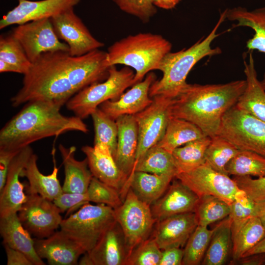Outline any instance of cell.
Wrapping results in <instances>:
<instances>
[{"label":"cell","mask_w":265,"mask_h":265,"mask_svg":"<svg viewBox=\"0 0 265 265\" xmlns=\"http://www.w3.org/2000/svg\"><path fill=\"white\" fill-rule=\"evenodd\" d=\"M86 193L89 202L105 204L113 209L120 207L123 202L118 190L93 176Z\"/></svg>","instance_id":"41"},{"label":"cell","mask_w":265,"mask_h":265,"mask_svg":"<svg viewBox=\"0 0 265 265\" xmlns=\"http://www.w3.org/2000/svg\"><path fill=\"white\" fill-rule=\"evenodd\" d=\"M61 212H66L67 214L73 213L85 204L89 203L88 196L85 193L63 192L53 201Z\"/></svg>","instance_id":"46"},{"label":"cell","mask_w":265,"mask_h":265,"mask_svg":"<svg viewBox=\"0 0 265 265\" xmlns=\"http://www.w3.org/2000/svg\"><path fill=\"white\" fill-rule=\"evenodd\" d=\"M0 72H14L23 74L22 70L17 66L0 60Z\"/></svg>","instance_id":"53"},{"label":"cell","mask_w":265,"mask_h":265,"mask_svg":"<svg viewBox=\"0 0 265 265\" xmlns=\"http://www.w3.org/2000/svg\"><path fill=\"white\" fill-rule=\"evenodd\" d=\"M228 175L265 176V157L252 151L240 150L226 166Z\"/></svg>","instance_id":"35"},{"label":"cell","mask_w":265,"mask_h":265,"mask_svg":"<svg viewBox=\"0 0 265 265\" xmlns=\"http://www.w3.org/2000/svg\"><path fill=\"white\" fill-rule=\"evenodd\" d=\"M134 76L130 67L118 70L115 65L111 66L106 80L80 90L67 102V108L83 119L105 102L118 99L127 88L135 84Z\"/></svg>","instance_id":"7"},{"label":"cell","mask_w":265,"mask_h":265,"mask_svg":"<svg viewBox=\"0 0 265 265\" xmlns=\"http://www.w3.org/2000/svg\"><path fill=\"white\" fill-rule=\"evenodd\" d=\"M194 212L198 225L208 227L228 217L230 212V206L218 197L205 196L200 198Z\"/></svg>","instance_id":"38"},{"label":"cell","mask_w":265,"mask_h":265,"mask_svg":"<svg viewBox=\"0 0 265 265\" xmlns=\"http://www.w3.org/2000/svg\"><path fill=\"white\" fill-rule=\"evenodd\" d=\"M153 4L156 6L165 9L174 8L181 0H151Z\"/></svg>","instance_id":"52"},{"label":"cell","mask_w":265,"mask_h":265,"mask_svg":"<svg viewBox=\"0 0 265 265\" xmlns=\"http://www.w3.org/2000/svg\"><path fill=\"white\" fill-rule=\"evenodd\" d=\"M11 34L20 43L31 63L45 53L69 52L67 44L57 36L51 19L17 25Z\"/></svg>","instance_id":"12"},{"label":"cell","mask_w":265,"mask_h":265,"mask_svg":"<svg viewBox=\"0 0 265 265\" xmlns=\"http://www.w3.org/2000/svg\"><path fill=\"white\" fill-rule=\"evenodd\" d=\"M61 107L44 100L25 104L0 131V149L19 150L43 138L70 131L87 133L82 119L61 114Z\"/></svg>","instance_id":"3"},{"label":"cell","mask_w":265,"mask_h":265,"mask_svg":"<svg viewBox=\"0 0 265 265\" xmlns=\"http://www.w3.org/2000/svg\"><path fill=\"white\" fill-rule=\"evenodd\" d=\"M52 155L54 166L51 174L45 175L40 171L37 165L38 157L33 153L24 168L22 176L26 177L28 182L27 194H38L53 201L63 191L57 177L59 168L56 165L54 150Z\"/></svg>","instance_id":"25"},{"label":"cell","mask_w":265,"mask_h":265,"mask_svg":"<svg viewBox=\"0 0 265 265\" xmlns=\"http://www.w3.org/2000/svg\"><path fill=\"white\" fill-rule=\"evenodd\" d=\"M161 254L162 250L151 237L132 251L126 265H159Z\"/></svg>","instance_id":"43"},{"label":"cell","mask_w":265,"mask_h":265,"mask_svg":"<svg viewBox=\"0 0 265 265\" xmlns=\"http://www.w3.org/2000/svg\"><path fill=\"white\" fill-rule=\"evenodd\" d=\"M85 155L93 177L118 190L124 201L130 189L129 177L118 167L109 149L104 145L84 146Z\"/></svg>","instance_id":"16"},{"label":"cell","mask_w":265,"mask_h":265,"mask_svg":"<svg viewBox=\"0 0 265 265\" xmlns=\"http://www.w3.org/2000/svg\"><path fill=\"white\" fill-rule=\"evenodd\" d=\"M239 149L227 139L218 135L211 138L205 152V163L217 172L228 175L226 166Z\"/></svg>","instance_id":"36"},{"label":"cell","mask_w":265,"mask_h":265,"mask_svg":"<svg viewBox=\"0 0 265 265\" xmlns=\"http://www.w3.org/2000/svg\"><path fill=\"white\" fill-rule=\"evenodd\" d=\"M156 78L154 73H149L144 80L133 85L118 99L106 101L99 107L114 120L122 115H135L142 111L153 102L149 90Z\"/></svg>","instance_id":"18"},{"label":"cell","mask_w":265,"mask_h":265,"mask_svg":"<svg viewBox=\"0 0 265 265\" xmlns=\"http://www.w3.org/2000/svg\"><path fill=\"white\" fill-rule=\"evenodd\" d=\"M124 12L133 15L143 23L148 22L156 14V8L151 0H113Z\"/></svg>","instance_id":"44"},{"label":"cell","mask_w":265,"mask_h":265,"mask_svg":"<svg viewBox=\"0 0 265 265\" xmlns=\"http://www.w3.org/2000/svg\"><path fill=\"white\" fill-rule=\"evenodd\" d=\"M64 169L65 178L62 186L63 192H86L93 175L86 158L78 160L75 158L76 148L66 147L60 144L58 146Z\"/></svg>","instance_id":"26"},{"label":"cell","mask_w":265,"mask_h":265,"mask_svg":"<svg viewBox=\"0 0 265 265\" xmlns=\"http://www.w3.org/2000/svg\"><path fill=\"white\" fill-rule=\"evenodd\" d=\"M0 234L3 244L25 254L33 265H45L37 254L34 239L20 221L17 212L0 217Z\"/></svg>","instance_id":"24"},{"label":"cell","mask_w":265,"mask_h":265,"mask_svg":"<svg viewBox=\"0 0 265 265\" xmlns=\"http://www.w3.org/2000/svg\"><path fill=\"white\" fill-rule=\"evenodd\" d=\"M199 199L179 180H174L163 195L151 206L152 213L157 222L173 215L194 212Z\"/></svg>","instance_id":"21"},{"label":"cell","mask_w":265,"mask_h":265,"mask_svg":"<svg viewBox=\"0 0 265 265\" xmlns=\"http://www.w3.org/2000/svg\"><path fill=\"white\" fill-rule=\"evenodd\" d=\"M27 195L17 212L20 221L34 238L50 236L60 226L63 220L60 210L53 201L38 194Z\"/></svg>","instance_id":"13"},{"label":"cell","mask_w":265,"mask_h":265,"mask_svg":"<svg viewBox=\"0 0 265 265\" xmlns=\"http://www.w3.org/2000/svg\"><path fill=\"white\" fill-rule=\"evenodd\" d=\"M7 265H33L32 262L22 252L3 244Z\"/></svg>","instance_id":"49"},{"label":"cell","mask_w":265,"mask_h":265,"mask_svg":"<svg viewBox=\"0 0 265 265\" xmlns=\"http://www.w3.org/2000/svg\"><path fill=\"white\" fill-rule=\"evenodd\" d=\"M171 48V43L159 34L139 33L114 42L107 49L106 60L109 66L122 64L133 69L135 84L150 71L159 70Z\"/></svg>","instance_id":"5"},{"label":"cell","mask_w":265,"mask_h":265,"mask_svg":"<svg viewBox=\"0 0 265 265\" xmlns=\"http://www.w3.org/2000/svg\"><path fill=\"white\" fill-rule=\"evenodd\" d=\"M254 202L253 216L260 219L265 229V201Z\"/></svg>","instance_id":"51"},{"label":"cell","mask_w":265,"mask_h":265,"mask_svg":"<svg viewBox=\"0 0 265 265\" xmlns=\"http://www.w3.org/2000/svg\"><path fill=\"white\" fill-rule=\"evenodd\" d=\"M36 252L51 265H75L86 252L61 230L44 238H34Z\"/></svg>","instance_id":"20"},{"label":"cell","mask_w":265,"mask_h":265,"mask_svg":"<svg viewBox=\"0 0 265 265\" xmlns=\"http://www.w3.org/2000/svg\"><path fill=\"white\" fill-rule=\"evenodd\" d=\"M213 230L202 265H224L232 252L233 242L230 217L228 216L220 221Z\"/></svg>","instance_id":"30"},{"label":"cell","mask_w":265,"mask_h":265,"mask_svg":"<svg viewBox=\"0 0 265 265\" xmlns=\"http://www.w3.org/2000/svg\"><path fill=\"white\" fill-rule=\"evenodd\" d=\"M226 19L236 21L233 27L247 26L254 31L252 38L246 42L249 51L257 50L265 53V7L251 11L238 7L226 11Z\"/></svg>","instance_id":"29"},{"label":"cell","mask_w":265,"mask_h":265,"mask_svg":"<svg viewBox=\"0 0 265 265\" xmlns=\"http://www.w3.org/2000/svg\"><path fill=\"white\" fill-rule=\"evenodd\" d=\"M211 140L210 137L205 136L189 142L172 152L178 173L190 171L205 163V152Z\"/></svg>","instance_id":"33"},{"label":"cell","mask_w":265,"mask_h":265,"mask_svg":"<svg viewBox=\"0 0 265 265\" xmlns=\"http://www.w3.org/2000/svg\"><path fill=\"white\" fill-rule=\"evenodd\" d=\"M260 82H261L262 87L265 90V73L264 75L263 80L261 81H260Z\"/></svg>","instance_id":"56"},{"label":"cell","mask_w":265,"mask_h":265,"mask_svg":"<svg viewBox=\"0 0 265 265\" xmlns=\"http://www.w3.org/2000/svg\"><path fill=\"white\" fill-rule=\"evenodd\" d=\"M175 177L172 175L134 171L129 178L128 184L140 200L151 206L166 192Z\"/></svg>","instance_id":"28"},{"label":"cell","mask_w":265,"mask_h":265,"mask_svg":"<svg viewBox=\"0 0 265 265\" xmlns=\"http://www.w3.org/2000/svg\"><path fill=\"white\" fill-rule=\"evenodd\" d=\"M213 229L198 225L189 237L183 250V265L200 264L208 249Z\"/></svg>","instance_id":"39"},{"label":"cell","mask_w":265,"mask_h":265,"mask_svg":"<svg viewBox=\"0 0 265 265\" xmlns=\"http://www.w3.org/2000/svg\"><path fill=\"white\" fill-rule=\"evenodd\" d=\"M80 0H17L18 4L0 20V29L30 21L51 19L74 8Z\"/></svg>","instance_id":"15"},{"label":"cell","mask_w":265,"mask_h":265,"mask_svg":"<svg viewBox=\"0 0 265 265\" xmlns=\"http://www.w3.org/2000/svg\"><path fill=\"white\" fill-rule=\"evenodd\" d=\"M88 253L94 265H126L129 253L120 225L116 221Z\"/></svg>","instance_id":"23"},{"label":"cell","mask_w":265,"mask_h":265,"mask_svg":"<svg viewBox=\"0 0 265 265\" xmlns=\"http://www.w3.org/2000/svg\"><path fill=\"white\" fill-rule=\"evenodd\" d=\"M0 60L17 66L23 75L31 65L22 46L11 33L0 36Z\"/></svg>","instance_id":"40"},{"label":"cell","mask_w":265,"mask_h":265,"mask_svg":"<svg viewBox=\"0 0 265 265\" xmlns=\"http://www.w3.org/2000/svg\"><path fill=\"white\" fill-rule=\"evenodd\" d=\"M21 150L0 149V192L4 186L9 165Z\"/></svg>","instance_id":"47"},{"label":"cell","mask_w":265,"mask_h":265,"mask_svg":"<svg viewBox=\"0 0 265 265\" xmlns=\"http://www.w3.org/2000/svg\"><path fill=\"white\" fill-rule=\"evenodd\" d=\"M183 250L180 247L169 248L162 250L159 265H181Z\"/></svg>","instance_id":"48"},{"label":"cell","mask_w":265,"mask_h":265,"mask_svg":"<svg viewBox=\"0 0 265 265\" xmlns=\"http://www.w3.org/2000/svg\"><path fill=\"white\" fill-rule=\"evenodd\" d=\"M265 237V229L260 219L251 217L232 238V255L235 263Z\"/></svg>","instance_id":"34"},{"label":"cell","mask_w":265,"mask_h":265,"mask_svg":"<svg viewBox=\"0 0 265 265\" xmlns=\"http://www.w3.org/2000/svg\"><path fill=\"white\" fill-rule=\"evenodd\" d=\"M246 80L224 84H188L173 98L171 117L188 121L212 138L217 134L225 113L238 102Z\"/></svg>","instance_id":"2"},{"label":"cell","mask_w":265,"mask_h":265,"mask_svg":"<svg viewBox=\"0 0 265 265\" xmlns=\"http://www.w3.org/2000/svg\"><path fill=\"white\" fill-rule=\"evenodd\" d=\"M246 85L236 106L257 118L265 122V90L257 78L251 53L248 62L244 61Z\"/></svg>","instance_id":"27"},{"label":"cell","mask_w":265,"mask_h":265,"mask_svg":"<svg viewBox=\"0 0 265 265\" xmlns=\"http://www.w3.org/2000/svg\"><path fill=\"white\" fill-rule=\"evenodd\" d=\"M109 67L106 52L99 49L78 56L64 51L43 53L24 75L12 105L44 100L61 107L85 87L106 80Z\"/></svg>","instance_id":"1"},{"label":"cell","mask_w":265,"mask_h":265,"mask_svg":"<svg viewBox=\"0 0 265 265\" xmlns=\"http://www.w3.org/2000/svg\"><path fill=\"white\" fill-rule=\"evenodd\" d=\"M254 203L240 189L235 195L234 200L230 205V212L229 215L232 221V238L253 216Z\"/></svg>","instance_id":"42"},{"label":"cell","mask_w":265,"mask_h":265,"mask_svg":"<svg viewBox=\"0 0 265 265\" xmlns=\"http://www.w3.org/2000/svg\"><path fill=\"white\" fill-rule=\"evenodd\" d=\"M205 136L202 130L192 123L171 117L163 136L156 145L172 153L177 148Z\"/></svg>","instance_id":"31"},{"label":"cell","mask_w":265,"mask_h":265,"mask_svg":"<svg viewBox=\"0 0 265 265\" xmlns=\"http://www.w3.org/2000/svg\"><path fill=\"white\" fill-rule=\"evenodd\" d=\"M33 154L31 147L22 148L12 160L7 172L6 182L0 192V217L12 212H18L26 201L27 195L24 192V185L20 182L31 156Z\"/></svg>","instance_id":"17"},{"label":"cell","mask_w":265,"mask_h":265,"mask_svg":"<svg viewBox=\"0 0 265 265\" xmlns=\"http://www.w3.org/2000/svg\"><path fill=\"white\" fill-rule=\"evenodd\" d=\"M134 171L172 175L175 177L178 173L172 153L157 145L148 149L136 162Z\"/></svg>","instance_id":"32"},{"label":"cell","mask_w":265,"mask_h":265,"mask_svg":"<svg viewBox=\"0 0 265 265\" xmlns=\"http://www.w3.org/2000/svg\"><path fill=\"white\" fill-rule=\"evenodd\" d=\"M237 262L243 265H265V253H257L246 256L241 258L235 263Z\"/></svg>","instance_id":"50"},{"label":"cell","mask_w":265,"mask_h":265,"mask_svg":"<svg viewBox=\"0 0 265 265\" xmlns=\"http://www.w3.org/2000/svg\"><path fill=\"white\" fill-rule=\"evenodd\" d=\"M262 253H265V237L253 248L246 252L243 257Z\"/></svg>","instance_id":"54"},{"label":"cell","mask_w":265,"mask_h":265,"mask_svg":"<svg viewBox=\"0 0 265 265\" xmlns=\"http://www.w3.org/2000/svg\"><path fill=\"white\" fill-rule=\"evenodd\" d=\"M217 135L239 150L252 151L265 157V122L236 105L223 116Z\"/></svg>","instance_id":"8"},{"label":"cell","mask_w":265,"mask_h":265,"mask_svg":"<svg viewBox=\"0 0 265 265\" xmlns=\"http://www.w3.org/2000/svg\"><path fill=\"white\" fill-rule=\"evenodd\" d=\"M194 192L199 198L205 196L218 197L229 205L239 190L229 175L217 172L207 163L190 171L178 173L175 177Z\"/></svg>","instance_id":"11"},{"label":"cell","mask_w":265,"mask_h":265,"mask_svg":"<svg viewBox=\"0 0 265 265\" xmlns=\"http://www.w3.org/2000/svg\"><path fill=\"white\" fill-rule=\"evenodd\" d=\"M198 225L194 212L173 215L157 221L152 238L161 250L185 245Z\"/></svg>","instance_id":"19"},{"label":"cell","mask_w":265,"mask_h":265,"mask_svg":"<svg viewBox=\"0 0 265 265\" xmlns=\"http://www.w3.org/2000/svg\"><path fill=\"white\" fill-rule=\"evenodd\" d=\"M78 265H94L93 263L87 252L85 253L83 256L80 258Z\"/></svg>","instance_id":"55"},{"label":"cell","mask_w":265,"mask_h":265,"mask_svg":"<svg viewBox=\"0 0 265 265\" xmlns=\"http://www.w3.org/2000/svg\"><path fill=\"white\" fill-rule=\"evenodd\" d=\"M116 221L113 208L105 204L89 203L63 219L60 228L88 253Z\"/></svg>","instance_id":"6"},{"label":"cell","mask_w":265,"mask_h":265,"mask_svg":"<svg viewBox=\"0 0 265 265\" xmlns=\"http://www.w3.org/2000/svg\"><path fill=\"white\" fill-rule=\"evenodd\" d=\"M152 98L153 102L149 106L134 115L138 130L135 163L148 149L161 139L171 118L170 108L173 98L163 96Z\"/></svg>","instance_id":"10"},{"label":"cell","mask_w":265,"mask_h":265,"mask_svg":"<svg viewBox=\"0 0 265 265\" xmlns=\"http://www.w3.org/2000/svg\"><path fill=\"white\" fill-rule=\"evenodd\" d=\"M90 116L95 131L94 145L107 147L114 158L116 150L118 136V127L116 121L108 116L99 107Z\"/></svg>","instance_id":"37"},{"label":"cell","mask_w":265,"mask_h":265,"mask_svg":"<svg viewBox=\"0 0 265 265\" xmlns=\"http://www.w3.org/2000/svg\"><path fill=\"white\" fill-rule=\"evenodd\" d=\"M114 210L116 221L124 235L129 256L152 235L157 220L152 214L151 206L140 200L131 188L123 204Z\"/></svg>","instance_id":"9"},{"label":"cell","mask_w":265,"mask_h":265,"mask_svg":"<svg viewBox=\"0 0 265 265\" xmlns=\"http://www.w3.org/2000/svg\"><path fill=\"white\" fill-rule=\"evenodd\" d=\"M115 121L118 136L114 159L120 169L129 179L133 172L135 162L138 144V126L134 115H122Z\"/></svg>","instance_id":"22"},{"label":"cell","mask_w":265,"mask_h":265,"mask_svg":"<svg viewBox=\"0 0 265 265\" xmlns=\"http://www.w3.org/2000/svg\"><path fill=\"white\" fill-rule=\"evenodd\" d=\"M54 30L59 39L69 47L72 56H81L104 46L90 33L82 20L68 9L51 19Z\"/></svg>","instance_id":"14"},{"label":"cell","mask_w":265,"mask_h":265,"mask_svg":"<svg viewBox=\"0 0 265 265\" xmlns=\"http://www.w3.org/2000/svg\"><path fill=\"white\" fill-rule=\"evenodd\" d=\"M226 11L220 14L216 24L207 37L187 49L174 53L170 52L164 57L159 68L162 76L152 84L149 90L151 98L163 96L174 98L187 83V76L199 61L206 56L221 53L219 48H212L211 44L219 35L217 30L226 19Z\"/></svg>","instance_id":"4"},{"label":"cell","mask_w":265,"mask_h":265,"mask_svg":"<svg viewBox=\"0 0 265 265\" xmlns=\"http://www.w3.org/2000/svg\"><path fill=\"white\" fill-rule=\"evenodd\" d=\"M233 179L253 201H265V176L256 179L250 176H234Z\"/></svg>","instance_id":"45"}]
</instances>
